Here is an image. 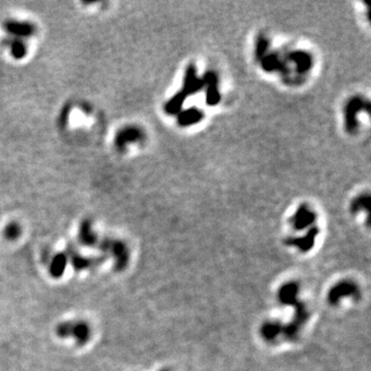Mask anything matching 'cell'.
Instances as JSON below:
<instances>
[{
    "instance_id": "6da1fadb",
    "label": "cell",
    "mask_w": 371,
    "mask_h": 371,
    "mask_svg": "<svg viewBox=\"0 0 371 371\" xmlns=\"http://www.w3.org/2000/svg\"><path fill=\"white\" fill-rule=\"evenodd\" d=\"M56 334L60 338L71 337L78 346H83L90 340L92 331L90 325L85 321H67L57 325Z\"/></svg>"
},
{
    "instance_id": "7a4b0ae2",
    "label": "cell",
    "mask_w": 371,
    "mask_h": 371,
    "mask_svg": "<svg viewBox=\"0 0 371 371\" xmlns=\"http://www.w3.org/2000/svg\"><path fill=\"white\" fill-rule=\"evenodd\" d=\"M99 248L114 259L115 268L118 271L124 270L129 262V249L125 243L119 239L104 238L98 241Z\"/></svg>"
},
{
    "instance_id": "3957f363",
    "label": "cell",
    "mask_w": 371,
    "mask_h": 371,
    "mask_svg": "<svg viewBox=\"0 0 371 371\" xmlns=\"http://www.w3.org/2000/svg\"><path fill=\"white\" fill-rule=\"evenodd\" d=\"M359 298L360 290L359 287L352 281H341L331 288L328 292L327 299L331 305L338 304L342 298Z\"/></svg>"
},
{
    "instance_id": "277c9868",
    "label": "cell",
    "mask_w": 371,
    "mask_h": 371,
    "mask_svg": "<svg viewBox=\"0 0 371 371\" xmlns=\"http://www.w3.org/2000/svg\"><path fill=\"white\" fill-rule=\"evenodd\" d=\"M3 29L6 32L7 36L23 41L33 36L36 32L34 24L28 21L14 20V19L7 20L3 23Z\"/></svg>"
},
{
    "instance_id": "5b68a950",
    "label": "cell",
    "mask_w": 371,
    "mask_h": 371,
    "mask_svg": "<svg viewBox=\"0 0 371 371\" xmlns=\"http://www.w3.org/2000/svg\"><path fill=\"white\" fill-rule=\"evenodd\" d=\"M144 137V132L136 126H127L120 130L115 137V145L118 150H125L129 144L141 143Z\"/></svg>"
},
{
    "instance_id": "8992f818",
    "label": "cell",
    "mask_w": 371,
    "mask_h": 371,
    "mask_svg": "<svg viewBox=\"0 0 371 371\" xmlns=\"http://www.w3.org/2000/svg\"><path fill=\"white\" fill-rule=\"evenodd\" d=\"M65 254H66L68 261L71 262L72 266L77 271L86 270V269L97 266L103 261V258H88L82 256L76 248H73V247H68Z\"/></svg>"
},
{
    "instance_id": "52a82bcc",
    "label": "cell",
    "mask_w": 371,
    "mask_h": 371,
    "mask_svg": "<svg viewBox=\"0 0 371 371\" xmlns=\"http://www.w3.org/2000/svg\"><path fill=\"white\" fill-rule=\"evenodd\" d=\"M290 221L295 230L301 231L313 224L315 221V213L309 207L302 206L295 211Z\"/></svg>"
},
{
    "instance_id": "ba28073f",
    "label": "cell",
    "mask_w": 371,
    "mask_h": 371,
    "mask_svg": "<svg viewBox=\"0 0 371 371\" xmlns=\"http://www.w3.org/2000/svg\"><path fill=\"white\" fill-rule=\"evenodd\" d=\"M318 234H319V229L312 227L308 231V233L303 236L287 238L286 244L288 246H293V247H298V249L301 250V252L306 253V252H309V250H310L312 247L314 246L315 238H317Z\"/></svg>"
},
{
    "instance_id": "9c48e42d",
    "label": "cell",
    "mask_w": 371,
    "mask_h": 371,
    "mask_svg": "<svg viewBox=\"0 0 371 371\" xmlns=\"http://www.w3.org/2000/svg\"><path fill=\"white\" fill-rule=\"evenodd\" d=\"M298 294H299L298 284L291 282V283L285 284L282 288H280V290H278V293H277V297H278V300H280L282 304L293 306L295 303H297V301H299Z\"/></svg>"
},
{
    "instance_id": "30bf717a",
    "label": "cell",
    "mask_w": 371,
    "mask_h": 371,
    "mask_svg": "<svg viewBox=\"0 0 371 371\" xmlns=\"http://www.w3.org/2000/svg\"><path fill=\"white\" fill-rule=\"evenodd\" d=\"M261 336L266 341L272 342L276 340L284 333V324L278 321H267L262 324L260 328Z\"/></svg>"
},
{
    "instance_id": "8fae6325",
    "label": "cell",
    "mask_w": 371,
    "mask_h": 371,
    "mask_svg": "<svg viewBox=\"0 0 371 371\" xmlns=\"http://www.w3.org/2000/svg\"><path fill=\"white\" fill-rule=\"evenodd\" d=\"M79 240L82 246L86 247H94L98 244L99 240L95 231L93 230L92 223L90 221L83 220L81 223L79 229Z\"/></svg>"
},
{
    "instance_id": "7c38bea8",
    "label": "cell",
    "mask_w": 371,
    "mask_h": 371,
    "mask_svg": "<svg viewBox=\"0 0 371 371\" xmlns=\"http://www.w3.org/2000/svg\"><path fill=\"white\" fill-rule=\"evenodd\" d=\"M67 263L68 258L65 253H58L52 255L51 257H49V273L55 278L62 276Z\"/></svg>"
},
{
    "instance_id": "4fadbf2b",
    "label": "cell",
    "mask_w": 371,
    "mask_h": 371,
    "mask_svg": "<svg viewBox=\"0 0 371 371\" xmlns=\"http://www.w3.org/2000/svg\"><path fill=\"white\" fill-rule=\"evenodd\" d=\"M3 45L8 49L9 53L15 59H23L27 54V43L23 40L14 39L7 36L3 40Z\"/></svg>"
},
{
    "instance_id": "5bb4252c",
    "label": "cell",
    "mask_w": 371,
    "mask_h": 371,
    "mask_svg": "<svg viewBox=\"0 0 371 371\" xmlns=\"http://www.w3.org/2000/svg\"><path fill=\"white\" fill-rule=\"evenodd\" d=\"M22 233L21 226L18 223H9L3 230V235L7 240H16Z\"/></svg>"
},
{
    "instance_id": "9a60e30c",
    "label": "cell",
    "mask_w": 371,
    "mask_h": 371,
    "mask_svg": "<svg viewBox=\"0 0 371 371\" xmlns=\"http://www.w3.org/2000/svg\"><path fill=\"white\" fill-rule=\"evenodd\" d=\"M368 196H361L357 198L351 204V210L352 212H358L360 210L367 209L368 208Z\"/></svg>"
},
{
    "instance_id": "2e32d148",
    "label": "cell",
    "mask_w": 371,
    "mask_h": 371,
    "mask_svg": "<svg viewBox=\"0 0 371 371\" xmlns=\"http://www.w3.org/2000/svg\"><path fill=\"white\" fill-rule=\"evenodd\" d=\"M199 118H200L199 113H197V111H192L191 110L189 114H187L183 118H181V123L184 125H190L193 122H197V121H199Z\"/></svg>"
},
{
    "instance_id": "e0dca14e",
    "label": "cell",
    "mask_w": 371,
    "mask_h": 371,
    "mask_svg": "<svg viewBox=\"0 0 371 371\" xmlns=\"http://www.w3.org/2000/svg\"><path fill=\"white\" fill-rule=\"evenodd\" d=\"M160 371H168V370H167V369H162V370H160Z\"/></svg>"
}]
</instances>
